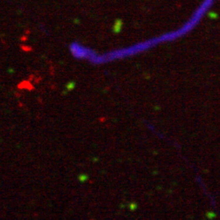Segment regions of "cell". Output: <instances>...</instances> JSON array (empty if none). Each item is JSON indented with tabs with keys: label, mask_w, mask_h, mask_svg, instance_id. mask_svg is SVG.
<instances>
[]
</instances>
